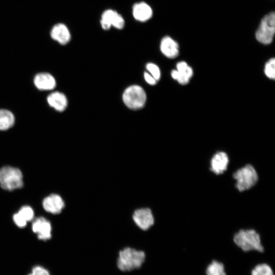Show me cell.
<instances>
[{
    "label": "cell",
    "mask_w": 275,
    "mask_h": 275,
    "mask_svg": "<svg viewBox=\"0 0 275 275\" xmlns=\"http://www.w3.org/2000/svg\"><path fill=\"white\" fill-rule=\"evenodd\" d=\"M27 222L31 221L34 217V211L31 207L25 206L18 212Z\"/></svg>",
    "instance_id": "cell-22"
},
{
    "label": "cell",
    "mask_w": 275,
    "mask_h": 275,
    "mask_svg": "<svg viewBox=\"0 0 275 275\" xmlns=\"http://www.w3.org/2000/svg\"><path fill=\"white\" fill-rule=\"evenodd\" d=\"M206 275H226L223 264L216 260H213L207 266L206 270Z\"/></svg>",
    "instance_id": "cell-19"
},
{
    "label": "cell",
    "mask_w": 275,
    "mask_h": 275,
    "mask_svg": "<svg viewBox=\"0 0 275 275\" xmlns=\"http://www.w3.org/2000/svg\"><path fill=\"white\" fill-rule=\"evenodd\" d=\"M0 185L7 190H13L23 186L22 174L17 168L6 166L0 169Z\"/></svg>",
    "instance_id": "cell-4"
},
{
    "label": "cell",
    "mask_w": 275,
    "mask_h": 275,
    "mask_svg": "<svg viewBox=\"0 0 275 275\" xmlns=\"http://www.w3.org/2000/svg\"><path fill=\"white\" fill-rule=\"evenodd\" d=\"M132 14L134 19L141 22L150 20L153 16L151 6L145 2H137L132 6Z\"/></svg>",
    "instance_id": "cell-11"
},
{
    "label": "cell",
    "mask_w": 275,
    "mask_h": 275,
    "mask_svg": "<svg viewBox=\"0 0 275 275\" xmlns=\"http://www.w3.org/2000/svg\"><path fill=\"white\" fill-rule=\"evenodd\" d=\"M13 220L16 225L20 228L24 227L27 223V222L18 213L13 215Z\"/></svg>",
    "instance_id": "cell-25"
},
{
    "label": "cell",
    "mask_w": 275,
    "mask_h": 275,
    "mask_svg": "<svg viewBox=\"0 0 275 275\" xmlns=\"http://www.w3.org/2000/svg\"><path fill=\"white\" fill-rule=\"evenodd\" d=\"M28 275H50L47 269L39 265L34 266Z\"/></svg>",
    "instance_id": "cell-24"
},
{
    "label": "cell",
    "mask_w": 275,
    "mask_h": 275,
    "mask_svg": "<svg viewBox=\"0 0 275 275\" xmlns=\"http://www.w3.org/2000/svg\"><path fill=\"white\" fill-rule=\"evenodd\" d=\"M146 259L144 251L126 246L120 250L117 259V266L123 272H129L141 267Z\"/></svg>",
    "instance_id": "cell-1"
},
{
    "label": "cell",
    "mask_w": 275,
    "mask_h": 275,
    "mask_svg": "<svg viewBox=\"0 0 275 275\" xmlns=\"http://www.w3.org/2000/svg\"><path fill=\"white\" fill-rule=\"evenodd\" d=\"M144 78L146 82L151 85H154L156 84L157 80L148 72L144 73Z\"/></svg>",
    "instance_id": "cell-26"
},
{
    "label": "cell",
    "mask_w": 275,
    "mask_h": 275,
    "mask_svg": "<svg viewBox=\"0 0 275 275\" xmlns=\"http://www.w3.org/2000/svg\"><path fill=\"white\" fill-rule=\"evenodd\" d=\"M43 206L47 212L52 214H59L64 209L65 203L60 196L51 194L44 199Z\"/></svg>",
    "instance_id": "cell-16"
},
{
    "label": "cell",
    "mask_w": 275,
    "mask_h": 275,
    "mask_svg": "<svg viewBox=\"0 0 275 275\" xmlns=\"http://www.w3.org/2000/svg\"><path fill=\"white\" fill-rule=\"evenodd\" d=\"M160 51L169 58H176L179 53L178 43L170 36H164L160 44Z\"/></svg>",
    "instance_id": "cell-17"
},
{
    "label": "cell",
    "mask_w": 275,
    "mask_h": 275,
    "mask_svg": "<svg viewBox=\"0 0 275 275\" xmlns=\"http://www.w3.org/2000/svg\"><path fill=\"white\" fill-rule=\"evenodd\" d=\"M34 87L39 91L51 92L57 86V80L54 76L47 72L36 73L33 79Z\"/></svg>",
    "instance_id": "cell-9"
},
{
    "label": "cell",
    "mask_w": 275,
    "mask_h": 275,
    "mask_svg": "<svg viewBox=\"0 0 275 275\" xmlns=\"http://www.w3.org/2000/svg\"><path fill=\"white\" fill-rule=\"evenodd\" d=\"M146 99L144 90L138 85L128 87L122 95L124 103L129 108L134 110L142 108L146 103Z\"/></svg>",
    "instance_id": "cell-5"
},
{
    "label": "cell",
    "mask_w": 275,
    "mask_h": 275,
    "mask_svg": "<svg viewBox=\"0 0 275 275\" xmlns=\"http://www.w3.org/2000/svg\"><path fill=\"white\" fill-rule=\"evenodd\" d=\"M236 180L235 187L239 191L248 190L258 182V175L255 169L250 164L236 170L233 175Z\"/></svg>",
    "instance_id": "cell-3"
},
{
    "label": "cell",
    "mask_w": 275,
    "mask_h": 275,
    "mask_svg": "<svg viewBox=\"0 0 275 275\" xmlns=\"http://www.w3.org/2000/svg\"><path fill=\"white\" fill-rule=\"evenodd\" d=\"M50 34L52 39L63 45L68 44L71 38L69 29L63 23L56 24L52 28Z\"/></svg>",
    "instance_id": "cell-13"
},
{
    "label": "cell",
    "mask_w": 275,
    "mask_h": 275,
    "mask_svg": "<svg viewBox=\"0 0 275 275\" xmlns=\"http://www.w3.org/2000/svg\"><path fill=\"white\" fill-rule=\"evenodd\" d=\"M146 69L150 74L157 81L160 77V71L155 64L149 63L146 65Z\"/></svg>",
    "instance_id": "cell-23"
},
{
    "label": "cell",
    "mask_w": 275,
    "mask_h": 275,
    "mask_svg": "<svg viewBox=\"0 0 275 275\" xmlns=\"http://www.w3.org/2000/svg\"><path fill=\"white\" fill-rule=\"evenodd\" d=\"M234 243L244 252L255 250L263 252L259 234L254 229L240 230L234 236Z\"/></svg>",
    "instance_id": "cell-2"
},
{
    "label": "cell",
    "mask_w": 275,
    "mask_h": 275,
    "mask_svg": "<svg viewBox=\"0 0 275 275\" xmlns=\"http://www.w3.org/2000/svg\"><path fill=\"white\" fill-rule=\"evenodd\" d=\"M131 218L136 227L143 231L149 230L155 223L153 211L148 207L135 209L132 212Z\"/></svg>",
    "instance_id": "cell-7"
},
{
    "label": "cell",
    "mask_w": 275,
    "mask_h": 275,
    "mask_svg": "<svg viewBox=\"0 0 275 275\" xmlns=\"http://www.w3.org/2000/svg\"><path fill=\"white\" fill-rule=\"evenodd\" d=\"M275 32V14L271 12L264 16L256 32V39L261 43L269 44Z\"/></svg>",
    "instance_id": "cell-6"
},
{
    "label": "cell",
    "mask_w": 275,
    "mask_h": 275,
    "mask_svg": "<svg viewBox=\"0 0 275 275\" xmlns=\"http://www.w3.org/2000/svg\"><path fill=\"white\" fill-rule=\"evenodd\" d=\"M102 29L108 30L111 27L118 30H122L125 26V20L123 17L116 11L108 9L104 10L100 19Z\"/></svg>",
    "instance_id": "cell-8"
},
{
    "label": "cell",
    "mask_w": 275,
    "mask_h": 275,
    "mask_svg": "<svg viewBox=\"0 0 275 275\" xmlns=\"http://www.w3.org/2000/svg\"><path fill=\"white\" fill-rule=\"evenodd\" d=\"M48 105L58 112H64L68 106L66 96L60 91H51L46 97Z\"/></svg>",
    "instance_id": "cell-10"
},
{
    "label": "cell",
    "mask_w": 275,
    "mask_h": 275,
    "mask_svg": "<svg viewBox=\"0 0 275 275\" xmlns=\"http://www.w3.org/2000/svg\"><path fill=\"white\" fill-rule=\"evenodd\" d=\"M275 60L271 58L269 60L265 65L264 73L267 77L270 79H274L275 77Z\"/></svg>",
    "instance_id": "cell-21"
},
{
    "label": "cell",
    "mask_w": 275,
    "mask_h": 275,
    "mask_svg": "<svg viewBox=\"0 0 275 275\" xmlns=\"http://www.w3.org/2000/svg\"><path fill=\"white\" fill-rule=\"evenodd\" d=\"M176 68L177 70H173L171 72L172 78L181 85L187 84L193 75V69L184 61L178 62Z\"/></svg>",
    "instance_id": "cell-12"
},
{
    "label": "cell",
    "mask_w": 275,
    "mask_h": 275,
    "mask_svg": "<svg viewBox=\"0 0 275 275\" xmlns=\"http://www.w3.org/2000/svg\"><path fill=\"white\" fill-rule=\"evenodd\" d=\"M32 230L37 234L38 239L40 240H47L51 237L50 223L44 217L37 218L34 221Z\"/></svg>",
    "instance_id": "cell-14"
},
{
    "label": "cell",
    "mask_w": 275,
    "mask_h": 275,
    "mask_svg": "<svg viewBox=\"0 0 275 275\" xmlns=\"http://www.w3.org/2000/svg\"><path fill=\"white\" fill-rule=\"evenodd\" d=\"M16 118L14 113L7 108H0V131H7L15 125Z\"/></svg>",
    "instance_id": "cell-18"
},
{
    "label": "cell",
    "mask_w": 275,
    "mask_h": 275,
    "mask_svg": "<svg viewBox=\"0 0 275 275\" xmlns=\"http://www.w3.org/2000/svg\"><path fill=\"white\" fill-rule=\"evenodd\" d=\"M251 275H273L271 268L265 263L256 265L252 270Z\"/></svg>",
    "instance_id": "cell-20"
},
{
    "label": "cell",
    "mask_w": 275,
    "mask_h": 275,
    "mask_svg": "<svg viewBox=\"0 0 275 275\" xmlns=\"http://www.w3.org/2000/svg\"><path fill=\"white\" fill-rule=\"evenodd\" d=\"M229 159L226 153L220 151L215 153L210 160V170L216 175L223 174L226 171Z\"/></svg>",
    "instance_id": "cell-15"
}]
</instances>
